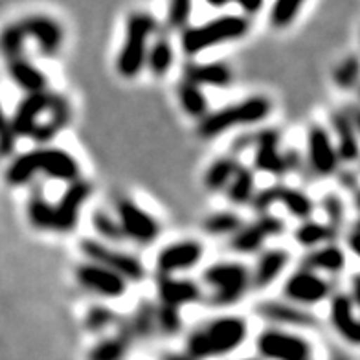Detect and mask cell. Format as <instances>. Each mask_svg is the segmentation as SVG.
<instances>
[{"instance_id":"obj_1","label":"cell","mask_w":360,"mask_h":360,"mask_svg":"<svg viewBox=\"0 0 360 360\" xmlns=\"http://www.w3.org/2000/svg\"><path fill=\"white\" fill-rule=\"evenodd\" d=\"M248 337L247 318L239 314L215 316L200 327H195L188 335L186 349L191 359L228 355L245 344Z\"/></svg>"},{"instance_id":"obj_2","label":"cell","mask_w":360,"mask_h":360,"mask_svg":"<svg viewBox=\"0 0 360 360\" xmlns=\"http://www.w3.org/2000/svg\"><path fill=\"white\" fill-rule=\"evenodd\" d=\"M274 110V103L266 96H248L237 103L226 105L223 109L210 110L200 122H197V136L200 140H215L237 127H252L263 124Z\"/></svg>"},{"instance_id":"obj_3","label":"cell","mask_w":360,"mask_h":360,"mask_svg":"<svg viewBox=\"0 0 360 360\" xmlns=\"http://www.w3.org/2000/svg\"><path fill=\"white\" fill-rule=\"evenodd\" d=\"M158 20L147 11H134L125 22L124 43L116 56V72L122 79H136L146 68V57L153 37L160 32Z\"/></svg>"},{"instance_id":"obj_4","label":"cell","mask_w":360,"mask_h":360,"mask_svg":"<svg viewBox=\"0 0 360 360\" xmlns=\"http://www.w3.org/2000/svg\"><path fill=\"white\" fill-rule=\"evenodd\" d=\"M250 32V19L245 15H221L199 26H188L180 32V48L195 57L221 44L239 41Z\"/></svg>"},{"instance_id":"obj_5","label":"cell","mask_w":360,"mask_h":360,"mask_svg":"<svg viewBox=\"0 0 360 360\" xmlns=\"http://www.w3.org/2000/svg\"><path fill=\"white\" fill-rule=\"evenodd\" d=\"M200 280L210 290L208 302L219 309L239 304L252 289L250 269L239 261H217L202 270Z\"/></svg>"},{"instance_id":"obj_6","label":"cell","mask_w":360,"mask_h":360,"mask_svg":"<svg viewBox=\"0 0 360 360\" xmlns=\"http://www.w3.org/2000/svg\"><path fill=\"white\" fill-rule=\"evenodd\" d=\"M77 247H79V254L85 257V261L98 263L105 269L112 270L114 274L124 278L129 285L142 283L147 278V269L143 261L131 252L120 250L118 247L107 245L96 237H83Z\"/></svg>"},{"instance_id":"obj_7","label":"cell","mask_w":360,"mask_h":360,"mask_svg":"<svg viewBox=\"0 0 360 360\" xmlns=\"http://www.w3.org/2000/svg\"><path fill=\"white\" fill-rule=\"evenodd\" d=\"M114 215L118 219L120 228L125 239L140 247H149L160 237L162 226L158 219L142 208L136 200L129 197H120L114 202Z\"/></svg>"},{"instance_id":"obj_8","label":"cell","mask_w":360,"mask_h":360,"mask_svg":"<svg viewBox=\"0 0 360 360\" xmlns=\"http://www.w3.org/2000/svg\"><path fill=\"white\" fill-rule=\"evenodd\" d=\"M285 302L298 305V307L311 309L318 304H323L333 296V285L326 276L318 274L314 270L300 266L283 283Z\"/></svg>"},{"instance_id":"obj_9","label":"cell","mask_w":360,"mask_h":360,"mask_svg":"<svg viewBox=\"0 0 360 360\" xmlns=\"http://www.w3.org/2000/svg\"><path fill=\"white\" fill-rule=\"evenodd\" d=\"M285 230H287V224L278 215H257L252 223H245L232 237H228V247L241 256L259 254L269 239L283 236Z\"/></svg>"},{"instance_id":"obj_10","label":"cell","mask_w":360,"mask_h":360,"mask_svg":"<svg viewBox=\"0 0 360 360\" xmlns=\"http://www.w3.org/2000/svg\"><path fill=\"white\" fill-rule=\"evenodd\" d=\"M261 356L269 360H311V344L298 333L269 327L259 333L256 340Z\"/></svg>"},{"instance_id":"obj_11","label":"cell","mask_w":360,"mask_h":360,"mask_svg":"<svg viewBox=\"0 0 360 360\" xmlns=\"http://www.w3.org/2000/svg\"><path fill=\"white\" fill-rule=\"evenodd\" d=\"M92 191H94L92 184L83 176L67 186L61 199L53 202V233L67 236L76 230L81 210L85 208V204L92 197Z\"/></svg>"},{"instance_id":"obj_12","label":"cell","mask_w":360,"mask_h":360,"mask_svg":"<svg viewBox=\"0 0 360 360\" xmlns=\"http://www.w3.org/2000/svg\"><path fill=\"white\" fill-rule=\"evenodd\" d=\"M307 167L316 179H331L340 169L337 147L323 125L313 124L307 131Z\"/></svg>"},{"instance_id":"obj_13","label":"cell","mask_w":360,"mask_h":360,"mask_svg":"<svg viewBox=\"0 0 360 360\" xmlns=\"http://www.w3.org/2000/svg\"><path fill=\"white\" fill-rule=\"evenodd\" d=\"M32 157H34L37 176L65 182V184H72L81 179L79 162L67 149L53 146L35 147L32 149Z\"/></svg>"},{"instance_id":"obj_14","label":"cell","mask_w":360,"mask_h":360,"mask_svg":"<svg viewBox=\"0 0 360 360\" xmlns=\"http://www.w3.org/2000/svg\"><path fill=\"white\" fill-rule=\"evenodd\" d=\"M74 278L81 289H85L86 292L94 294L101 300H120L124 298L129 290V283L124 278L90 261H83L74 269Z\"/></svg>"},{"instance_id":"obj_15","label":"cell","mask_w":360,"mask_h":360,"mask_svg":"<svg viewBox=\"0 0 360 360\" xmlns=\"http://www.w3.org/2000/svg\"><path fill=\"white\" fill-rule=\"evenodd\" d=\"M24 41L34 39L39 53L43 57H56L65 43V30L61 22L48 15H28L17 20Z\"/></svg>"},{"instance_id":"obj_16","label":"cell","mask_w":360,"mask_h":360,"mask_svg":"<svg viewBox=\"0 0 360 360\" xmlns=\"http://www.w3.org/2000/svg\"><path fill=\"white\" fill-rule=\"evenodd\" d=\"M206 247L199 239H179L157 254V276H176L195 269L204 259Z\"/></svg>"},{"instance_id":"obj_17","label":"cell","mask_w":360,"mask_h":360,"mask_svg":"<svg viewBox=\"0 0 360 360\" xmlns=\"http://www.w3.org/2000/svg\"><path fill=\"white\" fill-rule=\"evenodd\" d=\"M329 124L333 129V142L337 147L338 160L346 164H355L359 160V107H344L333 110L329 116Z\"/></svg>"},{"instance_id":"obj_18","label":"cell","mask_w":360,"mask_h":360,"mask_svg":"<svg viewBox=\"0 0 360 360\" xmlns=\"http://www.w3.org/2000/svg\"><path fill=\"white\" fill-rule=\"evenodd\" d=\"M281 133L278 129H261L254 134V162L252 169L281 179L289 175L281 151Z\"/></svg>"},{"instance_id":"obj_19","label":"cell","mask_w":360,"mask_h":360,"mask_svg":"<svg viewBox=\"0 0 360 360\" xmlns=\"http://www.w3.org/2000/svg\"><path fill=\"white\" fill-rule=\"evenodd\" d=\"M257 316L272 326L294 327V329H316L320 326V318L311 309L298 307L289 302H278V300H265L254 305Z\"/></svg>"},{"instance_id":"obj_20","label":"cell","mask_w":360,"mask_h":360,"mask_svg":"<svg viewBox=\"0 0 360 360\" xmlns=\"http://www.w3.org/2000/svg\"><path fill=\"white\" fill-rule=\"evenodd\" d=\"M50 96L52 90L48 89L44 92H35V94H24L22 100L17 103L13 114L10 116V124L13 129L15 138H30L34 134L35 127L44 120V114L50 105Z\"/></svg>"},{"instance_id":"obj_21","label":"cell","mask_w":360,"mask_h":360,"mask_svg":"<svg viewBox=\"0 0 360 360\" xmlns=\"http://www.w3.org/2000/svg\"><path fill=\"white\" fill-rule=\"evenodd\" d=\"M157 294L158 304L180 311L204 300V290L197 281L179 276H157Z\"/></svg>"},{"instance_id":"obj_22","label":"cell","mask_w":360,"mask_h":360,"mask_svg":"<svg viewBox=\"0 0 360 360\" xmlns=\"http://www.w3.org/2000/svg\"><path fill=\"white\" fill-rule=\"evenodd\" d=\"M48 118L41 120V124L35 127L34 134L30 136V140H34L37 146H48L52 143L63 129H67L70 125L72 120V105L68 101L67 96L53 92L50 96V105H48Z\"/></svg>"},{"instance_id":"obj_23","label":"cell","mask_w":360,"mask_h":360,"mask_svg":"<svg viewBox=\"0 0 360 360\" xmlns=\"http://www.w3.org/2000/svg\"><path fill=\"white\" fill-rule=\"evenodd\" d=\"M356 309H359V305L351 300L347 292H337L331 296L329 322H331L333 329L353 346H356L360 340V323L359 316H356Z\"/></svg>"},{"instance_id":"obj_24","label":"cell","mask_w":360,"mask_h":360,"mask_svg":"<svg viewBox=\"0 0 360 360\" xmlns=\"http://www.w3.org/2000/svg\"><path fill=\"white\" fill-rule=\"evenodd\" d=\"M182 79L200 89H228L233 83V70L223 61H191L182 68Z\"/></svg>"},{"instance_id":"obj_25","label":"cell","mask_w":360,"mask_h":360,"mask_svg":"<svg viewBox=\"0 0 360 360\" xmlns=\"http://www.w3.org/2000/svg\"><path fill=\"white\" fill-rule=\"evenodd\" d=\"M290 263V254L285 248H265L259 252L254 270H250L252 289L265 290L276 283Z\"/></svg>"},{"instance_id":"obj_26","label":"cell","mask_w":360,"mask_h":360,"mask_svg":"<svg viewBox=\"0 0 360 360\" xmlns=\"http://www.w3.org/2000/svg\"><path fill=\"white\" fill-rule=\"evenodd\" d=\"M6 74L13 81V85L20 89L24 94H35L48 90V77L26 53L17 56L6 61Z\"/></svg>"},{"instance_id":"obj_27","label":"cell","mask_w":360,"mask_h":360,"mask_svg":"<svg viewBox=\"0 0 360 360\" xmlns=\"http://www.w3.org/2000/svg\"><path fill=\"white\" fill-rule=\"evenodd\" d=\"M346 250L338 243H327V245H322V247L309 250L304 259H302V265L300 266L314 270L318 274L323 272V274L337 276L346 269Z\"/></svg>"},{"instance_id":"obj_28","label":"cell","mask_w":360,"mask_h":360,"mask_svg":"<svg viewBox=\"0 0 360 360\" xmlns=\"http://www.w3.org/2000/svg\"><path fill=\"white\" fill-rule=\"evenodd\" d=\"M173 65H175V48L171 43L169 34L160 28L147 50L146 68L155 79H164L173 68Z\"/></svg>"},{"instance_id":"obj_29","label":"cell","mask_w":360,"mask_h":360,"mask_svg":"<svg viewBox=\"0 0 360 360\" xmlns=\"http://www.w3.org/2000/svg\"><path fill=\"white\" fill-rule=\"evenodd\" d=\"M118 331L112 337H107L103 340H100L92 349H90L89 360H122L127 355L129 346L131 342L134 340L133 333H131V327H129L127 318L116 323Z\"/></svg>"},{"instance_id":"obj_30","label":"cell","mask_w":360,"mask_h":360,"mask_svg":"<svg viewBox=\"0 0 360 360\" xmlns=\"http://www.w3.org/2000/svg\"><path fill=\"white\" fill-rule=\"evenodd\" d=\"M338 233L335 228H331L326 221H316V219H307L302 221L298 226L294 228V241L296 245L305 250H313V248L322 247L327 243H337Z\"/></svg>"},{"instance_id":"obj_31","label":"cell","mask_w":360,"mask_h":360,"mask_svg":"<svg viewBox=\"0 0 360 360\" xmlns=\"http://www.w3.org/2000/svg\"><path fill=\"white\" fill-rule=\"evenodd\" d=\"M257 186H256V171L252 169L250 166H241L237 167L236 175L232 176L230 184L226 186L224 195H226L228 202L236 206V208H243L248 206L252 197L256 195Z\"/></svg>"},{"instance_id":"obj_32","label":"cell","mask_w":360,"mask_h":360,"mask_svg":"<svg viewBox=\"0 0 360 360\" xmlns=\"http://www.w3.org/2000/svg\"><path fill=\"white\" fill-rule=\"evenodd\" d=\"M239 166H241V162L236 155H224V157L215 158L208 166V169L204 171V190L210 191V193H221V191L226 190V186L230 184V180L236 175Z\"/></svg>"},{"instance_id":"obj_33","label":"cell","mask_w":360,"mask_h":360,"mask_svg":"<svg viewBox=\"0 0 360 360\" xmlns=\"http://www.w3.org/2000/svg\"><path fill=\"white\" fill-rule=\"evenodd\" d=\"M176 100H179L182 112L195 122H200L210 112L208 96L204 89L193 85L190 81L182 79L176 85Z\"/></svg>"},{"instance_id":"obj_34","label":"cell","mask_w":360,"mask_h":360,"mask_svg":"<svg viewBox=\"0 0 360 360\" xmlns=\"http://www.w3.org/2000/svg\"><path fill=\"white\" fill-rule=\"evenodd\" d=\"M26 217L30 226L37 232H53V202L44 197L43 186L34 188L26 204Z\"/></svg>"},{"instance_id":"obj_35","label":"cell","mask_w":360,"mask_h":360,"mask_svg":"<svg viewBox=\"0 0 360 360\" xmlns=\"http://www.w3.org/2000/svg\"><path fill=\"white\" fill-rule=\"evenodd\" d=\"M278 204H281L287 214L290 217L298 219L300 223L302 221H307V219H313L314 210H316V202L313 200V197L307 193L302 188H292V186L281 184L280 199Z\"/></svg>"},{"instance_id":"obj_36","label":"cell","mask_w":360,"mask_h":360,"mask_svg":"<svg viewBox=\"0 0 360 360\" xmlns=\"http://www.w3.org/2000/svg\"><path fill=\"white\" fill-rule=\"evenodd\" d=\"M245 224L243 217L233 210H221L206 215L200 223V230L210 237H232Z\"/></svg>"},{"instance_id":"obj_37","label":"cell","mask_w":360,"mask_h":360,"mask_svg":"<svg viewBox=\"0 0 360 360\" xmlns=\"http://www.w3.org/2000/svg\"><path fill=\"white\" fill-rule=\"evenodd\" d=\"M37 179V171H35L34 157H32V149L26 153H20L17 157L11 158L4 171V182L11 188H22Z\"/></svg>"},{"instance_id":"obj_38","label":"cell","mask_w":360,"mask_h":360,"mask_svg":"<svg viewBox=\"0 0 360 360\" xmlns=\"http://www.w3.org/2000/svg\"><path fill=\"white\" fill-rule=\"evenodd\" d=\"M90 224L94 228L98 239L107 243V245H120V243L125 241L118 219L114 214H110L109 210L96 208L90 215Z\"/></svg>"},{"instance_id":"obj_39","label":"cell","mask_w":360,"mask_h":360,"mask_svg":"<svg viewBox=\"0 0 360 360\" xmlns=\"http://www.w3.org/2000/svg\"><path fill=\"white\" fill-rule=\"evenodd\" d=\"M155 313H157V304H153L149 300H142L136 305L134 313L127 318L131 333L134 338H149L153 333L157 331L155 326Z\"/></svg>"},{"instance_id":"obj_40","label":"cell","mask_w":360,"mask_h":360,"mask_svg":"<svg viewBox=\"0 0 360 360\" xmlns=\"http://www.w3.org/2000/svg\"><path fill=\"white\" fill-rule=\"evenodd\" d=\"M191 13H193V0H167L166 24L164 32H182L190 26Z\"/></svg>"},{"instance_id":"obj_41","label":"cell","mask_w":360,"mask_h":360,"mask_svg":"<svg viewBox=\"0 0 360 360\" xmlns=\"http://www.w3.org/2000/svg\"><path fill=\"white\" fill-rule=\"evenodd\" d=\"M333 83L342 92H351L359 85V57L356 53L344 57L335 72H333Z\"/></svg>"},{"instance_id":"obj_42","label":"cell","mask_w":360,"mask_h":360,"mask_svg":"<svg viewBox=\"0 0 360 360\" xmlns=\"http://www.w3.org/2000/svg\"><path fill=\"white\" fill-rule=\"evenodd\" d=\"M304 4L305 0H276L270 10V24L278 30L289 28L290 24L298 19Z\"/></svg>"},{"instance_id":"obj_43","label":"cell","mask_w":360,"mask_h":360,"mask_svg":"<svg viewBox=\"0 0 360 360\" xmlns=\"http://www.w3.org/2000/svg\"><path fill=\"white\" fill-rule=\"evenodd\" d=\"M120 322V314L107 305H90L83 316V326L90 333H101L107 327L116 326Z\"/></svg>"},{"instance_id":"obj_44","label":"cell","mask_w":360,"mask_h":360,"mask_svg":"<svg viewBox=\"0 0 360 360\" xmlns=\"http://www.w3.org/2000/svg\"><path fill=\"white\" fill-rule=\"evenodd\" d=\"M155 326L157 331L166 335V337H175L182 331V311L169 305L157 304V313H155Z\"/></svg>"},{"instance_id":"obj_45","label":"cell","mask_w":360,"mask_h":360,"mask_svg":"<svg viewBox=\"0 0 360 360\" xmlns=\"http://www.w3.org/2000/svg\"><path fill=\"white\" fill-rule=\"evenodd\" d=\"M323 214H326V223L331 228H335L337 232H342L344 228V219H346V204L342 200V197L335 191H329L320 200Z\"/></svg>"},{"instance_id":"obj_46","label":"cell","mask_w":360,"mask_h":360,"mask_svg":"<svg viewBox=\"0 0 360 360\" xmlns=\"http://www.w3.org/2000/svg\"><path fill=\"white\" fill-rule=\"evenodd\" d=\"M280 191H281V182H276L272 186H266L263 190H257L256 195L252 197L250 206L254 210V214L256 215H263V214H270V210L274 204H278V199H280Z\"/></svg>"},{"instance_id":"obj_47","label":"cell","mask_w":360,"mask_h":360,"mask_svg":"<svg viewBox=\"0 0 360 360\" xmlns=\"http://www.w3.org/2000/svg\"><path fill=\"white\" fill-rule=\"evenodd\" d=\"M15 147H17V138H15L13 129H11L10 116L6 114L4 107L0 105V158L13 157Z\"/></svg>"},{"instance_id":"obj_48","label":"cell","mask_w":360,"mask_h":360,"mask_svg":"<svg viewBox=\"0 0 360 360\" xmlns=\"http://www.w3.org/2000/svg\"><path fill=\"white\" fill-rule=\"evenodd\" d=\"M233 2L241 8L245 17L259 13L263 10V6H265V0H233Z\"/></svg>"},{"instance_id":"obj_49","label":"cell","mask_w":360,"mask_h":360,"mask_svg":"<svg viewBox=\"0 0 360 360\" xmlns=\"http://www.w3.org/2000/svg\"><path fill=\"white\" fill-rule=\"evenodd\" d=\"M347 236H346V243H347V248H349L355 256H359V248H360V243H359V237H360V232H359V221H355V223L351 224V228L347 230Z\"/></svg>"},{"instance_id":"obj_50","label":"cell","mask_w":360,"mask_h":360,"mask_svg":"<svg viewBox=\"0 0 360 360\" xmlns=\"http://www.w3.org/2000/svg\"><path fill=\"white\" fill-rule=\"evenodd\" d=\"M212 8H217V10H221V8H224V6H228V2H232V0H206Z\"/></svg>"},{"instance_id":"obj_51","label":"cell","mask_w":360,"mask_h":360,"mask_svg":"<svg viewBox=\"0 0 360 360\" xmlns=\"http://www.w3.org/2000/svg\"><path fill=\"white\" fill-rule=\"evenodd\" d=\"M335 360H349V359H347L346 355H342V353H338V355L335 356Z\"/></svg>"},{"instance_id":"obj_52","label":"cell","mask_w":360,"mask_h":360,"mask_svg":"<svg viewBox=\"0 0 360 360\" xmlns=\"http://www.w3.org/2000/svg\"><path fill=\"white\" fill-rule=\"evenodd\" d=\"M247 360H252V359H247Z\"/></svg>"}]
</instances>
